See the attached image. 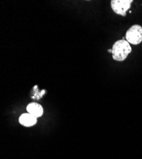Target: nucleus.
Wrapping results in <instances>:
<instances>
[{"mask_svg":"<svg viewBox=\"0 0 142 159\" xmlns=\"http://www.w3.org/2000/svg\"><path fill=\"white\" fill-rule=\"evenodd\" d=\"M125 38L129 43L134 45L140 44L142 42V27L138 24L132 25L126 31Z\"/></svg>","mask_w":142,"mask_h":159,"instance_id":"f03ea898","label":"nucleus"},{"mask_svg":"<svg viewBox=\"0 0 142 159\" xmlns=\"http://www.w3.org/2000/svg\"><path fill=\"white\" fill-rule=\"evenodd\" d=\"M27 111L29 113L33 115L36 118L40 117L44 113V109L40 104L36 102H31L27 107Z\"/></svg>","mask_w":142,"mask_h":159,"instance_id":"39448f33","label":"nucleus"},{"mask_svg":"<svg viewBox=\"0 0 142 159\" xmlns=\"http://www.w3.org/2000/svg\"><path fill=\"white\" fill-rule=\"evenodd\" d=\"M37 118L30 113H23L19 117V122L25 127H31L36 124Z\"/></svg>","mask_w":142,"mask_h":159,"instance_id":"20e7f679","label":"nucleus"},{"mask_svg":"<svg viewBox=\"0 0 142 159\" xmlns=\"http://www.w3.org/2000/svg\"><path fill=\"white\" fill-rule=\"evenodd\" d=\"M108 51L110 53V54H111V53L112 52V49H108Z\"/></svg>","mask_w":142,"mask_h":159,"instance_id":"423d86ee","label":"nucleus"},{"mask_svg":"<svg viewBox=\"0 0 142 159\" xmlns=\"http://www.w3.org/2000/svg\"><path fill=\"white\" fill-rule=\"evenodd\" d=\"M133 0H112L111 8L116 14L126 16L127 11L131 8Z\"/></svg>","mask_w":142,"mask_h":159,"instance_id":"7ed1b4c3","label":"nucleus"},{"mask_svg":"<svg viewBox=\"0 0 142 159\" xmlns=\"http://www.w3.org/2000/svg\"><path fill=\"white\" fill-rule=\"evenodd\" d=\"M112 50L113 59L118 62L125 61L132 51L130 43H129L124 39L115 42L113 45Z\"/></svg>","mask_w":142,"mask_h":159,"instance_id":"f257e3e1","label":"nucleus"}]
</instances>
